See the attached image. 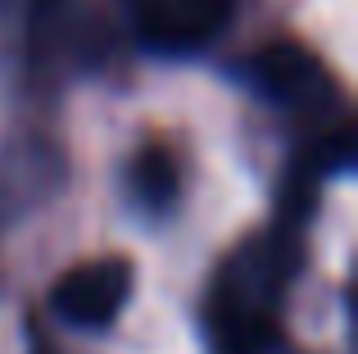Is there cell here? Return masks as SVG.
<instances>
[{"label":"cell","mask_w":358,"mask_h":354,"mask_svg":"<svg viewBox=\"0 0 358 354\" xmlns=\"http://www.w3.org/2000/svg\"><path fill=\"white\" fill-rule=\"evenodd\" d=\"M290 259L281 236L254 241L250 250L227 268L218 286V327L231 346L254 350L259 341L272 337V318H277V295L286 286Z\"/></svg>","instance_id":"6da1fadb"},{"label":"cell","mask_w":358,"mask_h":354,"mask_svg":"<svg viewBox=\"0 0 358 354\" xmlns=\"http://www.w3.org/2000/svg\"><path fill=\"white\" fill-rule=\"evenodd\" d=\"M131 286H136V268L127 255H105V259H87V264L69 268V273L55 282L50 304L64 323L73 327L100 332L127 309Z\"/></svg>","instance_id":"7a4b0ae2"},{"label":"cell","mask_w":358,"mask_h":354,"mask_svg":"<svg viewBox=\"0 0 358 354\" xmlns=\"http://www.w3.org/2000/svg\"><path fill=\"white\" fill-rule=\"evenodd\" d=\"M141 14V41L159 55H191L209 45L236 14V0H150Z\"/></svg>","instance_id":"3957f363"},{"label":"cell","mask_w":358,"mask_h":354,"mask_svg":"<svg viewBox=\"0 0 358 354\" xmlns=\"http://www.w3.org/2000/svg\"><path fill=\"white\" fill-rule=\"evenodd\" d=\"M254 78L259 87L277 100L281 109H322L331 100V78H327V64L313 50H304L299 41H272L259 50L254 59Z\"/></svg>","instance_id":"277c9868"},{"label":"cell","mask_w":358,"mask_h":354,"mask_svg":"<svg viewBox=\"0 0 358 354\" xmlns=\"http://www.w3.org/2000/svg\"><path fill=\"white\" fill-rule=\"evenodd\" d=\"M131 191H136V200L145 209H155V213L168 209L177 200V160L168 150H159V146L141 150L131 160Z\"/></svg>","instance_id":"5b68a950"},{"label":"cell","mask_w":358,"mask_h":354,"mask_svg":"<svg viewBox=\"0 0 358 354\" xmlns=\"http://www.w3.org/2000/svg\"><path fill=\"white\" fill-rule=\"evenodd\" d=\"M32 354H55V350H50V341H45L41 332H32Z\"/></svg>","instance_id":"8992f818"},{"label":"cell","mask_w":358,"mask_h":354,"mask_svg":"<svg viewBox=\"0 0 358 354\" xmlns=\"http://www.w3.org/2000/svg\"><path fill=\"white\" fill-rule=\"evenodd\" d=\"M131 5H136V9H145V5H150V0H131Z\"/></svg>","instance_id":"52a82bcc"}]
</instances>
